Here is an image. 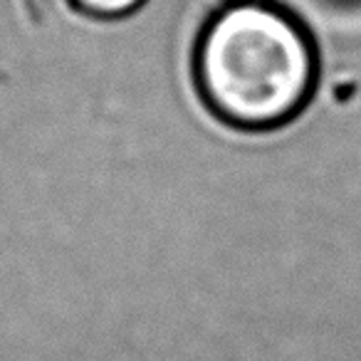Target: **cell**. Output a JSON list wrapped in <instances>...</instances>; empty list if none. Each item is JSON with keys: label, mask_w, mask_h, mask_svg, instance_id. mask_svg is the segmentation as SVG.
Masks as SVG:
<instances>
[{"label": "cell", "mask_w": 361, "mask_h": 361, "mask_svg": "<svg viewBox=\"0 0 361 361\" xmlns=\"http://www.w3.org/2000/svg\"><path fill=\"white\" fill-rule=\"evenodd\" d=\"M317 72L310 30L272 0L218 8L193 52L203 104L240 131H272L295 119L314 92Z\"/></svg>", "instance_id": "1"}, {"label": "cell", "mask_w": 361, "mask_h": 361, "mask_svg": "<svg viewBox=\"0 0 361 361\" xmlns=\"http://www.w3.org/2000/svg\"><path fill=\"white\" fill-rule=\"evenodd\" d=\"M208 3H211L213 8H226V6H233V3H240V0H208Z\"/></svg>", "instance_id": "3"}, {"label": "cell", "mask_w": 361, "mask_h": 361, "mask_svg": "<svg viewBox=\"0 0 361 361\" xmlns=\"http://www.w3.org/2000/svg\"><path fill=\"white\" fill-rule=\"evenodd\" d=\"M77 13L99 20H116L136 13L146 0H67Z\"/></svg>", "instance_id": "2"}]
</instances>
